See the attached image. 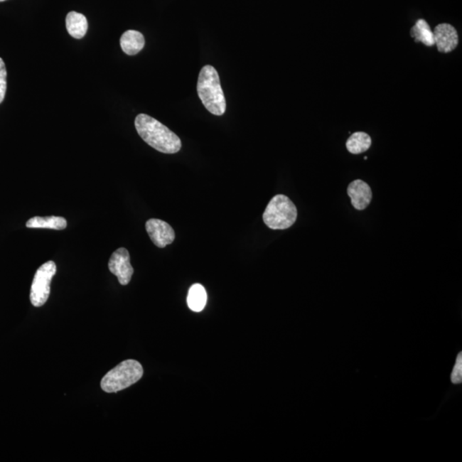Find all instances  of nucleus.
Here are the masks:
<instances>
[{
  "mask_svg": "<svg viewBox=\"0 0 462 462\" xmlns=\"http://www.w3.org/2000/svg\"><path fill=\"white\" fill-rule=\"evenodd\" d=\"M6 1V0H0V2Z\"/></svg>",
  "mask_w": 462,
  "mask_h": 462,
  "instance_id": "18",
  "label": "nucleus"
},
{
  "mask_svg": "<svg viewBox=\"0 0 462 462\" xmlns=\"http://www.w3.org/2000/svg\"><path fill=\"white\" fill-rule=\"evenodd\" d=\"M451 381L453 384H461L462 381V355L457 356L455 367L451 373Z\"/></svg>",
  "mask_w": 462,
  "mask_h": 462,
  "instance_id": "17",
  "label": "nucleus"
},
{
  "mask_svg": "<svg viewBox=\"0 0 462 462\" xmlns=\"http://www.w3.org/2000/svg\"><path fill=\"white\" fill-rule=\"evenodd\" d=\"M188 306L194 312L199 313L203 311L207 304L208 295L203 285L196 284L193 285L188 291Z\"/></svg>",
  "mask_w": 462,
  "mask_h": 462,
  "instance_id": "14",
  "label": "nucleus"
},
{
  "mask_svg": "<svg viewBox=\"0 0 462 462\" xmlns=\"http://www.w3.org/2000/svg\"><path fill=\"white\" fill-rule=\"evenodd\" d=\"M146 230L151 240L158 247H166L174 242L176 234L173 228L166 222L151 218L146 222Z\"/></svg>",
  "mask_w": 462,
  "mask_h": 462,
  "instance_id": "7",
  "label": "nucleus"
},
{
  "mask_svg": "<svg viewBox=\"0 0 462 462\" xmlns=\"http://www.w3.org/2000/svg\"><path fill=\"white\" fill-rule=\"evenodd\" d=\"M372 145V139L365 132H356L348 139L346 146L348 152L353 154H360L370 149Z\"/></svg>",
  "mask_w": 462,
  "mask_h": 462,
  "instance_id": "15",
  "label": "nucleus"
},
{
  "mask_svg": "<svg viewBox=\"0 0 462 462\" xmlns=\"http://www.w3.org/2000/svg\"><path fill=\"white\" fill-rule=\"evenodd\" d=\"M197 92L204 107L209 112L216 116L225 114L226 102L222 92L220 75L211 65H205L201 69Z\"/></svg>",
  "mask_w": 462,
  "mask_h": 462,
  "instance_id": "2",
  "label": "nucleus"
},
{
  "mask_svg": "<svg viewBox=\"0 0 462 462\" xmlns=\"http://www.w3.org/2000/svg\"><path fill=\"white\" fill-rule=\"evenodd\" d=\"M134 125L142 140L159 152L176 154L182 148L180 138L152 117L146 114L138 115Z\"/></svg>",
  "mask_w": 462,
  "mask_h": 462,
  "instance_id": "1",
  "label": "nucleus"
},
{
  "mask_svg": "<svg viewBox=\"0 0 462 462\" xmlns=\"http://www.w3.org/2000/svg\"><path fill=\"white\" fill-rule=\"evenodd\" d=\"M66 28L70 35L75 39H82L86 36L87 31L86 16L78 12H70L66 16Z\"/></svg>",
  "mask_w": 462,
  "mask_h": 462,
  "instance_id": "11",
  "label": "nucleus"
},
{
  "mask_svg": "<svg viewBox=\"0 0 462 462\" xmlns=\"http://www.w3.org/2000/svg\"><path fill=\"white\" fill-rule=\"evenodd\" d=\"M109 270L117 276L121 285H127L134 274V268L130 264L129 251L124 247L116 250L111 256L108 263Z\"/></svg>",
  "mask_w": 462,
  "mask_h": 462,
  "instance_id": "6",
  "label": "nucleus"
},
{
  "mask_svg": "<svg viewBox=\"0 0 462 462\" xmlns=\"http://www.w3.org/2000/svg\"><path fill=\"white\" fill-rule=\"evenodd\" d=\"M296 218L295 204L284 195L273 197L263 214L264 224L272 230H286L295 224Z\"/></svg>",
  "mask_w": 462,
  "mask_h": 462,
  "instance_id": "4",
  "label": "nucleus"
},
{
  "mask_svg": "<svg viewBox=\"0 0 462 462\" xmlns=\"http://www.w3.org/2000/svg\"><path fill=\"white\" fill-rule=\"evenodd\" d=\"M348 195L350 197L353 207L359 211L367 208L372 198L371 188L362 180H355L348 185Z\"/></svg>",
  "mask_w": 462,
  "mask_h": 462,
  "instance_id": "9",
  "label": "nucleus"
},
{
  "mask_svg": "<svg viewBox=\"0 0 462 462\" xmlns=\"http://www.w3.org/2000/svg\"><path fill=\"white\" fill-rule=\"evenodd\" d=\"M411 36L416 42H422L426 46L435 45L434 31L426 20L419 19L411 29Z\"/></svg>",
  "mask_w": 462,
  "mask_h": 462,
  "instance_id": "13",
  "label": "nucleus"
},
{
  "mask_svg": "<svg viewBox=\"0 0 462 462\" xmlns=\"http://www.w3.org/2000/svg\"><path fill=\"white\" fill-rule=\"evenodd\" d=\"M120 45L126 54L130 56L136 55L144 48V36L141 33L136 31H126L121 37Z\"/></svg>",
  "mask_w": 462,
  "mask_h": 462,
  "instance_id": "10",
  "label": "nucleus"
},
{
  "mask_svg": "<svg viewBox=\"0 0 462 462\" xmlns=\"http://www.w3.org/2000/svg\"><path fill=\"white\" fill-rule=\"evenodd\" d=\"M56 272V264L52 260L42 264L36 271L31 289V301L33 306L40 308L48 301L53 277Z\"/></svg>",
  "mask_w": 462,
  "mask_h": 462,
  "instance_id": "5",
  "label": "nucleus"
},
{
  "mask_svg": "<svg viewBox=\"0 0 462 462\" xmlns=\"http://www.w3.org/2000/svg\"><path fill=\"white\" fill-rule=\"evenodd\" d=\"M26 226L28 228L32 229H51L62 230H65L67 227V221L63 217H35L31 218L27 222Z\"/></svg>",
  "mask_w": 462,
  "mask_h": 462,
  "instance_id": "12",
  "label": "nucleus"
},
{
  "mask_svg": "<svg viewBox=\"0 0 462 462\" xmlns=\"http://www.w3.org/2000/svg\"><path fill=\"white\" fill-rule=\"evenodd\" d=\"M7 71L5 63L0 58V104L5 99L7 88Z\"/></svg>",
  "mask_w": 462,
  "mask_h": 462,
  "instance_id": "16",
  "label": "nucleus"
},
{
  "mask_svg": "<svg viewBox=\"0 0 462 462\" xmlns=\"http://www.w3.org/2000/svg\"><path fill=\"white\" fill-rule=\"evenodd\" d=\"M142 376H144V368L141 363L136 360H127L107 373L100 386L104 392H119L137 383Z\"/></svg>",
  "mask_w": 462,
  "mask_h": 462,
  "instance_id": "3",
  "label": "nucleus"
},
{
  "mask_svg": "<svg viewBox=\"0 0 462 462\" xmlns=\"http://www.w3.org/2000/svg\"><path fill=\"white\" fill-rule=\"evenodd\" d=\"M435 45L440 53H448L453 51L459 43V36L455 27L451 24L441 23L434 31Z\"/></svg>",
  "mask_w": 462,
  "mask_h": 462,
  "instance_id": "8",
  "label": "nucleus"
}]
</instances>
